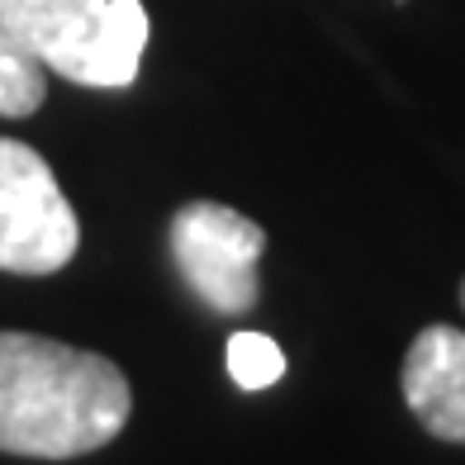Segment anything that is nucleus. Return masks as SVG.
<instances>
[{
  "label": "nucleus",
  "instance_id": "obj_1",
  "mask_svg": "<svg viewBox=\"0 0 465 465\" xmlns=\"http://www.w3.org/2000/svg\"><path fill=\"white\" fill-rule=\"evenodd\" d=\"M134 390L110 356L38 332H0V451L76 460L129 428Z\"/></svg>",
  "mask_w": 465,
  "mask_h": 465
},
{
  "label": "nucleus",
  "instance_id": "obj_2",
  "mask_svg": "<svg viewBox=\"0 0 465 465\" xmlns=\"http://www.w3.org/2000/svg\"><path fill=\"white\" fill-rule=\"evenodd\" d=\"M5 29L72 86L124 91L147 48L143 0H0Z\"/></svg>",
  "mask_w": 465,
  "mask_h": 465
},
{
  "label": "nucleus",
  "instance_id": "obj_3",
  "mask_svg": "<svg viewBox=\"0 0 465 465\" xmlns=\"http://www.w3.org/2000/svg\"><path fill=\"white\" fill-rule=\"evenodd\" d=\"M166 247H172L181 281L204 309L223 313V319H242L247 309H257V262L266 252V228L257 219L219 200H190L172 214Z\"/></svg>",
  "mask_w": 465,
  "mask_h": 465
},
{
  "label": "nucleus",
  "instance_id": "obj_4",
  "mask_svg": "<svg viewBox=\"0 0 465 465\" xmlns=\"http://www.w3.org/2000/svg\"><path fill=\"white\" fill-rule=\"evenodd\" d=\"M81 247L76 209L53 166L19 138H0V271L53 276Z\"/></svg>",
  "mask_w": 465,
  "mask_h": 465
},
{
  "label": "nucleus",
  "instance_id": "obj_5",
  "mask_svg": "<svg viewBox=\"0 0 465 465\" xmlns=\"http://www.w3.org/2000/svg\"><path fill=\"white\" fill-rule=\"evenodd\" d=\"M404 404L437 441L465 447V332L451 323L422 328L404 351Z\"/></svg>",
  "mask_w": 465,
  "mask_h": 465
},
{
  "label": "nucleus",
  "instance_id": "obj_6",
  "mask_svg": "<svg viewBox=\"0 0 465 465\" xmlns=\"http://www.w3.org/2000/svg\"><path fill=\"white\" fill-rule=\"evenodd\" d=\"M48 100V67L0 19V119H29Z\"/></svg>",
  "mask_w": 465,
  "mask_h": 465
},
{
  "label": "nucleus",
  "instance_id": "obj_7",
  "mask_svg": "<svg viewBox=\"0 0 465 465\" xmlns=\"http://www.w3.org/2000/svg\"><path fill=\"white\" fill-rule=\"evenodd\" d=\"M228 375L238 390H271L285 375V351L266 332H232L228 337Z\"/></svg>",
  "mask_w": 465,
  "mask_h": 465
},
{
  "label": "nucleus",
  "instance_id": "obj_8",
  "mask_svg": "<svg viewBox=\"0 0 465 465\" xmlns=\"http://www.w3.org/2000/svg\"><path fill=\"white\" fill-rule=\"evenodd\" d=\"M460 309H465V281H460Z\"/></svg>",
  "mask_w": 465,
  "mask_h": 465
}]
</instances>
